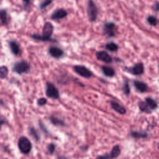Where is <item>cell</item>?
I'll return each instance as SVG.
<instances>
[{
    "instance_id": "44dd1931",
    "label": "cell",
    "mask_w": 159,
    "mask_h": 159,
    "mask_svg": "<svg viewBox=\"0 0 159 159\" xmlns=\"http://www.w3.org/2000/svg\"><path fill=\"white\" fill-rule=\"evenodd\" d=\"M145 101L146 102L147 104L148 105V106L150 107V109L151 110H153L155 109H156L157 107V104L155 102V101L154 99H153L151 98H147L145 100Z\"/></svg>"
},
{
    "instance_id": "8992f818",
    "label": "cell",
    "mask_w": 159,
    "mask_h": 159,
    "mask_svg": "<svg viewBox=\"0 0 159 159\" xmlns=\"http://www.w3.org/2000/svg\"><path fill=\"white\" fill-rule=\"evenodd\" d=\"M73 70L76 74L85 78H89L93 75L92 72L83 65H75L73 67Z\"/></svg>"
},
{
    "instance_id": "ba28073f",
    "label": "cell",
    "mask_w": 159,
    "mask_h": 159,
    "mask_svg": "<svg viewBox=\"0 0 159 159\" xmlns=\"http://www.w3.org/2000/svg\"><path fill=\"white\" fill-rule=\"evenodd\" d=\"M115 24L109 22H106L104 24V33L109 37H114L116 35V30H115Z\"/></svg>"
},
{
    "instance_id": "7402d4cb",
    "label": "cell",
    "mask_w": 159,
    "mask_h": 159,
    "mask_svg": "<svg viewBox=\"0 0 159 159\" xmlns=\"http://www.w3.org/2000/svg\"><path fill=\"white\" fill-rule=\"evenodd\" d=\"M1 16V23L2 25H6L7 24V12L5 9H1L0 12Z\"/></svg>"
},
{
    "instance_id": "603a6c76",
    "label": "cell",
    "mask_w": 159,
    "mask_h": 159,
    "mask_svg": "<svg viewBox=\"0 0 159 159\" xmlns=\"http://www.w3.org/2000/svg\"><path fill=\"white\" fill-rule=\"evenodd\" d=\"M29 134L33 137V138L35 139L37 141H38L40 139V137H39V133L37 132L36 129L32 127H30L29 129Z\"/></svg>"
},
{
    "instance_id": "2e32d148",
    "label": "cell",
    "mask_w": 159,
    "mask_h": 159,
    "mask_svg": "<svg viewBox=\"0 0 159 159\" xmlns=\"http://www.w3.org/2000/svg\"><path fill=\"white\" fill-rule=\"evenodd\" d=\"M101 71L105 76L108 77H112L115 75L114 70L108 66H102L101 67Z\"/></svg>"
},
{
    "instance_id": "f546056e",
    "label": "cell",
    "mask_w": 159,
    "mask_h": 159,
    "mask_svg": "<svg viewBox=\"0 0 159 159\" xmlns=\"http://www.w3.org/2000/svg\"><path fill=\"white\" fill-rule=\"evenodd\" d=\"M47 102V99H45V98H40L37 100V104L40 106H42L46 104Z\"/></svg>"
},
{
    "instance_id": "9a60e30c",
    "label": "cell",
    "mask_w": 159,
    "mask_h": 159,
    "mask_svg": "<svg viewBox=\"0 0 159 159\" xmlns=\"http://www.w3.org/2000/svg\"><path fill=\"white\" fill-rule=\"evenodd\" d=\"M9 48L11 49V52L14 55H17L20 52V48H19V44L16 41L12 40L9 42Z\"/></svg>"
},
{
    "instance_id": "ac0fdd59",
    "label": "cell",
    "mask_w": 159,
    "mask_h": 159,
    "mask_svg": "<svg viewBox=\"0 0 159 159\" xmlns=\"http://www.w3.org/2000/svg\"><path fill=\"white\" fill-rule=\"evenodd\" d=\"M139 107L141 111L146 113H150L151 112V111H152L150 109V107L148 106L145 101H140L139 103Z\"/></svg>"
},
{
    "instance_id": "836d02e7",
    "label": "cell",
    "mask_w": 159,
    "mask_h": 159,
    "mask_svg": "<svg viewBox=\"0 0 159 159\" xmlns=\"http://www.w3.org/2000/svg\"><path fill=\"white\" fill-rule=\"evenodd\" d=\"M58 159H66V158L65 157H59Z\"/></svg>"
},
{
    "instance_id": "9c48e42d",
    "label": "cell",
    "mask_w": 159,
    "mask_h": 159,
    "mask_svg": "<svg viewBox=\"0 0 159 159\" xmlns=\"http://www.w3.org/2000/svg\"><path fill=\"white\" fill-rule=\"evenodd\" d=\"M96 58L101 61L106 63H111L112 61V57L105 51H98L96 53Z\"/></svg>"
},
{
    "instance_id": "ffe728a7",
    "label": "cell",
    "mask_w": 159,
    "mask_h": 159,
    "mask_svg": "<svg viewBox=\"0 0 159 159\" xmlns=\"http://www.w3.org/2000/svg\"><path fill=\"white\" fill-rule=\"evenodd\" d=\"M130 135L135 139H140V138H145L147 137V134L143 132L140 131H132L130 132Z\"/></svg>"
},
{
    "instance_id": "4dcf8cb0",
    "label": "cell",
    "mask_w": 159,
    "mask_h": 159,
    "mask_svg": "<svg viewBox=\"0 0 159 159\" xmlns=\"http://www.w3.org/2000/svg\"><path fill=\"white\" fill-rule=\"evenodd\" d=\"M152 9L157 12H159V1L155 2L152 6Z\"/></svg>"
},
{
    "instance_id": "484cf974",
    "label": "cell",
    "mask_w": 159,
    "mask_h": 159,
    "mask_svg": "<svg viewBox=\"0 0 159 159\" xmlns=\"http://www.w3.org/2000/svg\"><path fill=\"white\" fill-rule=\"evenodd\" d=\"M31 37L35 40H40V41H51L50 40L45 38L44 36H43L42 35H38V34H32L31 35Z\"/></svg>"
},
{
    "instance_id": "4316f807",
    "label": "cell",
    "mask_w": 159,
    "mask_h": 159,
    "mask_svg": "<svg viewBox=\"0 0 159 159\" xmlns=\"http://www.w3.org/2000/svg\"><path fill=\"white\" fill-rule=\"evenodd\" d=\"M52 0H43L40 4V9H45L48 6H49L52 3Z\"/></svg>"
},
{
    "instance_id": "3957f363",
    "label": "cell",
    "mask_w": 159,
    "mask_h": 159,
    "mask_svg": "<svg viewBox=\"0 0 159 159\" xmlns=\"http://www.w3.org/2000/svg\"><path fill=\"white\" fill-rule=\"evenodd\" d=\"M45 93L47 97L57 99L59 98V91L58 89L55 87V86L50 83V82H47L46 83V86H45Z\"/></svg>"
},
{
    "instance_id": "30bf717a",
    "label": "cell",
    "mask_w": 159,
    "mask_h": 159,
    "mask_svg": "<svg viewBox=\"0 0 159 159\" xmlns=\"http://www.w3.org/2000/svg\"><path fill=\"white\" fill-rule=\"evenodd\" d=\"M67 16V12L63 9H58L54 11L52 16H51V19L52 20H59L63 19Z\"/></svg>"
},
{
    "instance_id": "83f0119b",
    "label": "cell",
    "mask_w": 159,
    "mask_h": 159,
    "mask_svg": "<svg viewBox=\"0 0 159 159\" xmlns=\"http://www.w3.org/2000/svg\"><path fill=\"white\" fill-rule=\"evenodd\" d=\"M122 91H123V93L126 95H128L130 93V87L127 82L124 83L122 87Z\"/></svg>"
},
{
    "instance_id": "277c9868",
    "label": "cell",
    "mask_w": 159,
    "mask_h": 159,
    "mask_svg": "<svg viewBox=\"0 0 159 159\" xmlns=\"http://www.w3.org/2000/svg\"><path fill=\"white\" fill-rule=\"evenodd\" d=\"M87 12L89 20L91 22L95 21L98 16V9L95 3L92 0H88Z\"/></svg>"
},
{
    "instance_id": "52a82bcc",
    "label": "cell",
    "mask_w": 159,
    "mask_h": 159,
    "mask_svg": "<svg viewBox=\"0 0 159 159\" xmlns=\"http://www.w3.org/2000/svg\"><path fill=\"white\" fill-rule=\"evenodd\" d=\"M53 32V26L52 23L49 22H47L44 24L42 30V35L44 36L45 38L50 40L51 41L54 42L55 40L50 38L52 33Z\"/></svg>"
},
{
    "instance_id": "f1b7e54d",
    "label": "cell",
    "mask_w": 159,
    "mask_h": 159,
    "mask_svg": "<svg viewBox=\"0 0 159 159\" xmlns=\"http://www.w3.org/2000/svg\"><path fill=\"white\" fill-rule=\"evenodd\" d=\"M55 150V145L53 143H50L47 145V151L49 154L52 155L54 153Z\"/></svg>"
},
{
    "instance_id": "4fadbf2b",
    "label": "cell",
    "mask_w": 159,
    "mask_h": 159,
    "mask_svg": "<svg viewBox=\"0 0 159 159\" xmlns=\"http://www.w3.org/2000/svg\"><path fill=\"white\" fill-rule=\"evenodd\" d=\"M50 55L55 58H59L63 55V51L57 47H51L48 49Z\"/></svg>"
},
{
    "instance_id": "7a4b0ae2",
    "label": "cell",
    "mask_w": 159,
    "mask_h": 159,
    "mask_svg": "<svg viewBox=\"0 0 159 159\" xmlns=\"http://www.w3.org/2000/svg\"><path fill=\"white\" fill-rule=\"evenodd\" d=\"M30 69V65L26 61H20L16 63L12 68L13 71L21 75L29 71Z\"/></svg>"
},
{
    "instance_id": "1f68e13d",
    "label": "cell",
    "mask_w": 159,
    "mask_h": 159,
    "mask_svg": "<svg viewBox=\"0 0 159 159\" xmlns=\"http://www.w3.org/2000/svg\"><path fill=\"white\" fill-rule=\"evenodd\" d=\"M39 125H40V128H41V129L42 130V131L43 132H45V133H47V129H46V127H45V126H44V125L42 123V122H39Z\"/></svg>"
},
{
    "instance_id": "6da1fadb",
    "label": "cell",
    "mask_w": 159,
    "mask_h": 159,
    "mask_svg": "<svg viewBox=\"0 0 159 159\" xmlns=\"http://www.w3.org/2000/svg\"><path fill=\"white\" fill-rule=\"evenodd\" d=\"M17 146L20 152L24 154H28L30 153L32 147L30 141L24 136H21L19 139Z\"/></svg>"
},
{
    "instance_id": "5bb4252c",
    "label": "cell",
    "mask_w": 159,
    "mask_h": 159,
    "mask_svg": "<svg viewBox=\"0 0 159 159\" xmlns=\"http://www.w3.org/2000/svg\"><path fill=\"white\" fill-rule=\"evenodd\" d=\"M134 85L135 89L140 93H144L147 90V85L142 81H134Z\"/></svg>"
},
{
    "instance_id": "e0dca14e",
    "label": "cell",
    "mask_w": 159,
    "mask_h": 159,
    "mask_svg": "<svg viewBox=\"0 0 159 159\" xmlns=\"http://www.w3.org/2000/svg\"><path fill=\"white\" fill-rule=\"evenodd\" d=\"M50 120L53 125H57V126H64L65 125V122L63 120H61L55 116H51L50 117Z\"/></svg>"
},
{
    "instance_id": "cb8c5ba5",
    "label": "cell",
    "mask_w": 159,
    "mask_h": 159,
    "mask_svg": "<svg viewBox=\"0 0 159 159\" xmlns=\"http://www.w3.org/2000/svg\"><path fill=\"white\" fill-rule=\"evenodd\" d=\"M8 74V69L6 66H1L0 68V77L1 79L5 78Z\"/></svg>"
},
{
    "instance_id": "5b68a950",
    "label": "cell",
    "mask_w": 159,
    "mask_h": 159,
    "mask_svg": "<svg viewBox=\"0 0 159 159\" xmlns=\"http://www.w3.org/2000/svg\"><path fill=\"white\" fill-rule=\"evenodd\" d=\"M120 153V148L118 145L114 146L109 153L98 156L96 159H114L117 158Z\"/></svg>"
},
{
    "instance_id": "8fae6325",
    "label": "cell",
    "mask_w": 159,
    "mask_h": 159,
    "mask_svg": "<svg viewBox=\"0 0 159 159\" xmlns=\"http://www.w3.org/2000/svg\"><path fill=\"white\" fill-rule=\"evenodd\" d=\"M110 105L111 106V108L114 110L116 112H118L120 114H124L126 112L125 108L120 104L119 102L115 101H110Z\"/></svg>"
},
{
    "instance_id": "7c38bea8",
    "label": "cell",
    "mask_w": 159,
    "mask_h": 159,
    "mask_svg": "<svg viewBox=\"0 0 159 159\" xmlns=\"http://www.w3.org/2000/svg\"><path fill=\"white\" fill-rule=\"evenodd\" d=\"M144 67L142 63H138L135 64L130 70L129 71L134 75H140L143 73Z\"/></svg>"
},
{
    "instance_id": "d4e9b609",
    "label": "cell",
    "mask_w": 159,
    "mask_h": 159,
    "mask_svg": "<svg viewBox=\"0 0 159 159\" xmlns=\"http://www.w3.org/2000/svg\"><path fill=\"white\" fill-rule=\"evenodd\" d=\"M147 22L152 26H155L157 24V19L155 17L153 16H148L147 18Z\"/></svg>"
},
{
    "instance_id": "d6986e66",
    "label": "cell",
    "mask_w": 159,
    "mask_h": 159,
    "mask_svg": "<svg viewBox=\"0 0 159 159\" xmlns=\"http://www.w3.org/2000/svg\"><path fill=\"white\" fill-rule=\"evenodd\" d=\"M105 48L110 52H116L118 50L119 47L116 43L111 42H108L105 45Z\"/></svg>"
},
{
    "instance_id": "d6a6232c",
    "label": "cell",
    "mask_w": 159,
    "mask_h": 159,
    "mask_svg": "<svg viewBox=\"0 0 159 159\" xmlns=\"http://www.w3.org/2000/svg\"><path fill=\"white\" fill-rule=\"evenodd\" d=\"M23 1H24L25 3H26L27 4H28L30 2V0H23Z\"/></svg>"
}]
</instances>
